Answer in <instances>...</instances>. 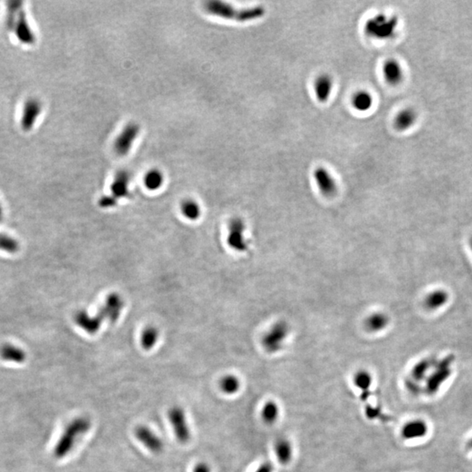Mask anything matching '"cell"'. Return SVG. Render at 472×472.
I'll return each mask as SVG.
<instances>
[{
	"label": "cell",
	"instance_id": "9c48e42d",
	"mask_svg": "<svg viewBox=\"0 0 472 472\" xmlns=\"http://www.w3.org/2000/svg\"><path fill=\"white\" fill-rule=\"evenodd\" d=\"M245 224L243 220L240 218L232 219L229 226V235H228V244L232 250L237 252H245L249 247L245 236Z\"/></svg>",
	"mask_w": 472,
	"mask_h": 472
},
{
	"label": "cell",
	"instance_id": "836d02e7",
	"mask_svg": "<svg viewBox=\"0 0 472 472\" xmlns=\"http://www.w3.org/2000/svg\"><path fill=\"white\" fill-rule=\"evenodd\" d=\"M192 472H212V469L207 463H200L195 465Z\"/></svg>",
	"mask_w": 472,
	"mask_h": 472
},
{
	"label": "cell",
	"instance_id": "9a60e30c",
	"mask_svg": "<svg viewBox=\"0 0 472 472\" xmlns=\"http://www.w3.org/2000/svg\"><path fill=\"white\" fill-rule=\"evenodd\" d=\"M383 73L385 79L390 85H398L403 79V69L398 61L395 60H388L383 66Z\"/></svg>",
	"mask_w": 472,
	"mask_h": 472
},
{
	"label": "cell",
	"instance_id": "277c9868",
	"mask_svg": "<svg viewBox=\"0 0 472 472\" xmlns=\"http://www.w3.org/2000/svg\"><path fill=\"white\" fill-rule=\"evenodd\" d=\"M167 416L178 442L181 444L188 443L192 438V431L189 426L184 408L179 406H174L168 410Z\"/></svg>",
	"mask_w": 472,
	"mask_h": 472
},
{
	"label": "cell",
	"instance_id": "d6986e66",
	"mask_svg": "<svg viewBox=\"0 0 472 472\" xmlns=\"http://www.w3.org/2000/svg\"><path fill=\"white\" fill-rule=\"evenodd\" d=\"M417 120V113L411 108L401 110L394 118V127L400 131L411 128Z\"/></svg>",
	"mask_w": 472,
	"mask_h": 472
},
{
	"label": "cell",
	"instance_id": "8d00e7d4",
	"mask_svg": "<svg viewBox=\"0 0 472 472\" xmlns=\"http://www.w3.org/2000/svg\"><path fill=\"white\" fill-rule=\"evenodd\" d=\"M469 247H470V249H471L472 250V235L471 237H470V239H469Z\"/></svg>",
	"mask_w": 472,
	"mask_h": 472
},
{
	"label": "cell",
	"instance_id": "4fadbf2b",
	"mask_svg": "<svg viewBox=\"0 0 472 472\" xmlns=\"http://www.w3.org/2000/svg\"><path fill=\"white\" fill-rule=\"evenodd\" d=\"M40 110L41 106L38 101L31 99L26 103L21 120V126L24 131H30L33 128L37 117L40 115Z\"/></svg>",
	"mask_w": 472,
	"mask_h": 472
},
{
	"label": "cell",
	"instance_id": "e575fe53",
	"mask_svg": "<svg viewBox=\"0 0 472 472\" xmlns=\"http://www.w3.org/2000/svg\"><path fill=\"white\" fill-rule=\"evenodd\" d=\"M255 472H273V466H272L271 463L266 462V463H262L255 470Z\"/></svg>",
	"mask_w": 472,
	"mask_h": 472
},
{
	"label": "cell",
	"instance_id": "3957f363",
	"mask_svg": "<svg viewBox=\"0 0 472 472\" xmlns=\"http://www.w3.org/2000/svg\"><path fill=\"white\" fill-rule=\"evenodd\" d=\"M20 1H8L7 14H6V28L10 31L15 32L18 40L24 44H34L35 37L28 24L26 13Z\"/></svg>",
	"mask_w": 472,
	"mask_h": 472
},
{
	"label": "cell",
	"instance_id": "7a4b0ae2",
	"mask_svg": "<svg viewBox=\"0 0 472 472\" xmlns=\"http://www.w3.org/2000/svg\"><path fill=\"white\" fill-rule=\"evenodd\" d=\"M205 9L212 15L238 22L251 21L262 18L265 14V10L262 6H256L247 9H235L234 6L220 1L207 2L205 4Z\"/></svg>",
	"mask_w": 472,
	"mask_h": 472
},
{
	"label": "cell",
	"instance_id": "8fae6325",
	"mask_svg": "<svg viewBox=\"0 0 472 472\" xmlns=\"http://www.w3.org/2000/svg\"><path fill=\"white\" fill-rule=\"evenodd\" d=\"M123 305L125 303L122 296L116 293H112L107 297L106 301L104 303V306L101 308L97 316L102 321L104 319H109L111 322H116L122 312Z\"/></svg>",
	"mask_w": 472,
	"mask_h": 472
},
{
	"label": "cell",
	"instance_id": "8992f818",
	"mask_svg": "<svg viewBox=\"0 0 472 472\" xmlns=\"http://www.w3.org/2000/svg\"><path fill=\"white\" fill-rule=\"evenodd\" d=\"M397 24L398 20L395 17L387 19L383 14H379L366 22L365 32L368 36L387 39L393 36Z\"/></svg>",
	"mask_w": 472,
	"mask_h": 472
},
{
	"label": "cell",
	"instance_id": "5b68a950",
	"mask_svg": "<svg viewBox=\"0 0 472 472\" xmlns=\"http://www.w3.org/2000/svg\"><path fill=\"white\" fill-rule=\"evenodd\" d=\"M453 361V356L446 357L441 361H437L432 374L426 379V393L430 395L435 394L442 384L448 380L451 375V366Z\"/></svg>",
	"mask_w": 472,
	"mask_h": 472
},
{
	"label": "cell",
	"instance_id": "cb8c5ba5",
	"mask_svg": "<svg viewBox=\"0 0 472 472\" xmlns=\"http://www.w3.org/2000/svg\"><path fill=\"white\" fill-rule=\"evenodd\" d=\"M219 388L227 395H234L241 388V381L234 375H227L219 381Z\"/></svg>",
	"mask_w": 472,
	"mask_h": 472
},
{
	"label": "cell",
	"instance_id": "d590c367",
	"mask_svg": "<svg viewBox=\"0 0 472 472\" xmlns=\"http://www.w3.org/2000/svg\"><path fill=\"white\" fill-rule=\"evenodd\" d=\"M2 217H3V211H2V207H1V205H0V221L2 220Z\"/></svg>",
	"mask_w": 472,
	"mask_h": 472
},
{
	"label": "cell",
	"instance_id": "83f0119b",
	"mask_svg": "<svg viewBox=\"0 0 472 472\" xmlns=\"http://www.w3.org/2000/svg\"><path fill=\"white\" fill-rule=\"evenodd\" d=\"M353 105L359 111H366L372 107V95L368 92H358L353 97Z\"/></svg>",
	"mask_w": 472,
	"mask_h": 472
},
{
	"label": "cell",
	"instance_id": "603a6c76",
	"mask_svg": "<svg viewBox=\"0 0 472 472\" xmlns=\"http://www.w3.org/2000/svg\"><path fill=\"white\" fill-rule=\"evenodd\" d=\"M275 452L281 464L286 465L292 459V446L287 439H279L276 442Z\"/></svg>",
	"mask_w": 472,
	"mask_h": 472
},
{
	"label": "cell",
	"instance_id": "ffe728a7",
	"mask_svg": "<svg viewBox=\"0 0 472 472\" xmlns=\"http://www.w3.org/2000/svg\"><path fill=\"white\" fill-rule=\"evenodd\" d=\"M332 77L328 74L320 76L315 83V92L317 95V100L321 103H326L328 100L332 93Z\"/></svg>",
	"mask_w": 472,
	"mask_h": 472
},
{
	"label": "cell",
	"instance_id": "e0dca14e",
	"mask_svg": "<svg viewBox=\"0 0 472 472\" xmlns=\"http://www.w3.org/2000/svg\"><path fill=\"white\" fill-rule=\"evenodd\" d=\"M129 183H130V175L125 171H120L116 174L111 185V196L117 198L127 197L129 193Z\"/></svg>",
	"mask_w": 472,
	"mask_h": 472
},
{
	"label": "cell",
	"instance_id": "f1b7e54d",
	"mask_svg": "<svg viewBox=\"0 0 472 472\" xmlns=\"http://www.w3.org/2000/svg\"><path fill=\"white\" fill-rule=\"evenodd\" d=\"M279 408L277 403L272 401L266 402L262 409V418L267 424H274L278 420Z\"/></svg>",
	"mask_w": 472,
	"mask_h": 472
},
{
	"label": "cell",
	"instance_id": "74e56055",
	"mask_svg": "<svg viewBox=\"0 0 472 472\" xmlns=\"http://www.w3.org/2000/svg\"><path fill=\"white\" fill-rule=\"evenodd\" d=\"M469 448L470 449V450H472V439L470 440V441H469Z\"/></svg>",
	"mask_w": 472,
	"mask_h": 472
},
{
	"label": "cell",
	"instance_id": "7402d4cb",
	"mask_svg": "<svg viewBox=\"0 0 472 472\" xmlns=\"http://www.w3.org/2000/svg\"><path fill=\"white\" fill-rule=\"evenodd\" d=\"M0 357L2 360L8 362L21 364L27 359V355L21 348L12 344H5L0 349Z\"/></svg>",
	"mask_w": 472,
	"mask_h": 472
},
{
	"label": "cell",
	"instance_id": "30bf717a",
	"mask_svg": "<svg viewBox=\"0 0 472 472\" xmlns=\"http://www.w3.org/2000/svg\"><path fill=\"white\" fill-rule=\"evenodd\" d=\"M139 133V126L137 123H129L116 138L114 149L117 155L125 157L131 151L132 144Z\"/></svg>",
	"mask_w": 472,
	"mask_h": 472
},
{
	"label": "cell",
	"instance_id": "ba28073f",
	"mask_svg": "<svg viewBox=\"0 0 472 472\" xmlns=\"http://www.w3.org/2000/svg\"><path fill=\"white\" fill-rule=\"evenodd\" d=\"M135 437L147 451L154 454L161 453L165 444L160 436L146 425H139L135 429Z\"/></svg>",
	"mask_w": 472,
	"mask_h": 472
},
{
	"label": "cell",
	"instance_id": "f546056e",
	"mask_svg": "<svg viewBox=\"0 0 472 472\" xmlns=\"http://www.w3.org/2000/svg\"><path fill=\"white\" fill-rule=\"evenodd\" d=\"M372 376L365 370H360L354 375V385L361 391V393L368 392L370 387L372 386Z\"/></svg>",
	"mask_w": 472,
	"mask_h": 472
},
{
	"label": "cell",
	"instance_id": "d6a6232c",
	"mask_svg": "<svg viewBox=\"0 0 472 472\" xmlns=\"http://www.w3.org/2000/svg\"><path fill=\"white\" fill-rule=\"evenodd\" d=\"M99 204H100L101 207H104V208L112 207L116 206V200L114 197H112L111 195H108V196H104V197L101 198Z\"/></svg>",
	"mask_w": 472,
	"mask_h": 472
},
{
	"label": "cell",
	"instance_id": "2e32d148",
	"mask_svg": "<svg viewBox=\"0 0 472 472\" xmlns=\"http://www.w3.org/2000/svg\"><path fill=\"white\" fill-rule=\"evenodd\" d=\"M74 321L77 326H79L82 329L89 334H94L95 332H97L102 324V320L97 315H95L94 317H90L86 311H79L74 316Z\"/></svg>",
	"mask_w": 472,
	"mask_h": 472
},
{
	"label": "cell",
	"instance_id": "6da1fadb",
	"mask_svg": "<svg viewBox=\"0 0 472 472\" xmlns=\"http://www.w3.org/2000/svg\"><path fill=\"white\" fill-rule=\"evenodd\" d=\"M91 420L85 416H78L67 424L64 432L54 449V456L57 459H61L73 451L77 440L84 436L91 429Z\"/></svg>",
	"mask_w": 472,
	"mask_h": 472
},
{
	"label": "cell",
	"instance_id": "ac0fdd59",
	"mask_svg": "<svg viewBox=\"0 0 472 472\" xmlns=\"http://www.w3.org/2000/svg\"><path fill=\"white\" fill-rule=\"evenodd\" d=\"M437 361H438L437 359L434 358V357H430L428 359L420 360L412 368L411 375H410V377L408 378V379L414 381V382L426 380L428 372L430 371V369L435 367Z\"/></svg>",
	"mask_w": 472,
	"mask_h": 472
},
{
	"label": "cell",
	"instance_id": "1f68e13d",
	"mask_svg": "<svg viewBox=\"0 0 472 472\" xmlns=\"http://www.w3.org/2000/svg\"><path fill=\"white\" fill-rule=\"evenodd\" d=\"M19 249V244L15 239L9 235L0 234V250L8 253H16Z\"/></svg>",
	"mask_w": 472,
	"mask_h": 472
},
{
	"label": "cell",
	"instance_id": "44dd1931",
	"mask_svg": "<svg viewBox=\"0 0 472 472\" xmlns=\"http://www.w3.org/2000/svg\"><path fill=\"white\" fill-rule=\"evenodd\" d=\"M449 294L443 289H436L430 292L424 299V306L429 311H436L447 304Z\"/></svg>",
	"mask_w": 472,
	"mask_h": 472
},
{
	"label": "cell",
	"instance_id": "5bb4252c",
	"mask_svg": "<svg viewBox=\"0 0 472 472\" xmlns=\"http://www.w3.org/2000/svg\"><path fill=\"white\" fill-rule=\"evenodd\" d=\"M428 433V425L424 420L408 421L402 429V436L406 440L423 438Z\"/></svg>",
	"mask_w": 472,
	"mask_h": 472
},
{
	"label": "cell",
	"instance_id": "4316f807",
	"mask_svg": "<svg viewBox=\"0 0 472 472\" xmlns=\"http://www.w3.org/2000/svg\"><path fill=\"white\" fill-rule=\"evenodd\" d=\"M181 213L189 220H197L201 214V207L196 201L186 200L181 204Z\"/></svg>",
	"mask_w": 472,
	"mask_h": 472
},
{
	"label": "cell",
	"instance_id": "7c38bea8",
	"mask_svg": "<svg viewBox=\"0 0 472 472\" xmlns=\"http://www.w3.org/2000/svg\"><path fill=\"white\" fill-rule=\"evenodd\" d=\"M314 178L316 180L320 192L326 196H332L337 192V185L332 175L323 167L317 168L314 171Z\"/></svg>",
	"mask_w": 472,
	"mask_h": 472
},
{
	"label": "cell",
	"instance_id": "52a82bcc",
	"mask_svg": "<svg viewBox=\"0 0 472 472\" xmlns=\"http://www.w3.org/2000/svg\"><path fill=\"white\" fill-rule=\"evenodd\" d=\"M289 333V326L285 322L281 321L275 324L268 332H266L262 339L264 350L269 354L278 353L283 347V342Z\"/></svg>",
	"mask_w": 472,
	"mask_h": 472
},
{
	"label": "cell",
	"instance_id": "4dcf8cb0",
	"mask_svg": "<svg viewBox=\"0 0 472 472\" xmlns=\"http://www.w3.org/2000/svg\"><path fill=\"white\" fill-rule=\"evenodd\" d=\"M164 181L163 174L158 170L150 171L144 177V185L151 191H155L161 187Z\"/></svg>",
	"mask_w": 472,
	"mask_h": 472
},
{
	"label": "cell",
	"instance_id": "d4e9b609",
	"mask_svg": "<svg viewBox=\"0 0 472 472\" xmlns=\"http://www.w3.org/2000/svg\"><path fill=\"white\" fill-rule=\"evenodd\" d=\"M389 319L386 314L377 312L374 313L369 316L366 320V329L372 332H380L381 330L385 329L388 325Z\"/></svg>",
	"mask_w": 472,
	"mask_h": 472
},
{
	"label": "cell",
	"instance_id": "484cf974",
	"mask_svg": "<svg viewBox=\"0 0 472 472\" xmlns=\"http://www.w3.org/2000/svg\"><path fill=\"white\" fill-rule=\"evenodd\" d=\"M159 331L154 326H148L141 335V345L144 350L150 351L155 346L159 340Z\"/></svg>",
	"mask_w": 472,
	"mask_h": 472
}]
</instances>
